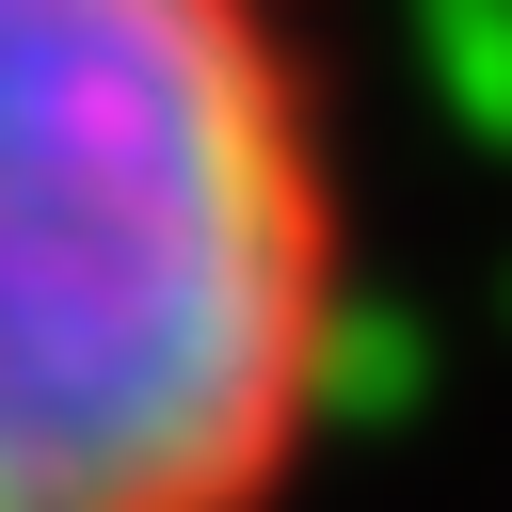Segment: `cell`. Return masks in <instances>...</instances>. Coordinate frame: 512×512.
<instances>
[{
	"mask_svg": "<svg viewBox=\"0 0 512 512\" xmlns=\"http://www.w3.org/2000/svg\"><path fill=\"white\" fill-rule=\"evenodd\" d=\"M352 336L320 0H0V512H288Z\"/></svg>",
	"mask_w": 512,
	"mask_h": 512,
	"instance_id": "obj_1",
	"label": "cell"
}]
</instances>
